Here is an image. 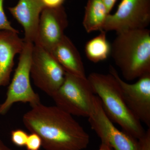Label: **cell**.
<instances>
[{"label":"cell","instance_id":"6da1fadb","mask_svg":"<svg viewBox=\"0 0 150 150\" xmlns=\"http://www.w3.org/2000/svg\"><path fill=\"white\" fill-rule=\"evenodd\" d=\"M23 122L30 133L39 136L45 150H83L89 143V136L80 124L56 105L33 106Z\"/></svg>","mask_w":150,"mask_h":150},{"label":"cell","instance_id":"7a4b0ae2","mask_svg":"<svg viewBox=\"0 0 150 150\" xmlns=\"http://www.w3.org/2000/svg\"><path fill=\"white\" fill-rule=\"evenodd\" d=\"M123 78L133 81L150 74V31L147 28L117 33L110 54Z\"/></svg>","mask_w":150,"mask_h":150},{"label":"cell","instance_id":"3957f363","mask_svg":"<svg viewBox=\"0 0 150 150\" xmlns=\"http://www.w3.org/2000/svg\"><path fill=\"white\" fill-rule=\"evenodd\" d=\"M106 115L132 137L138 140L145 134L141 122L133 114L123 98L118 83L111 74L91 73L87 77Z\"/></svg>","mask_w":150,"mask_h":150},{"label":"cell","instance_id":"277c9868","mask_svg":"<svg viewBox=\"0 0 150 150\" xmlns=\"http://www.w3.org/2000/svg\"><path fill=\"white\" fill-rule=\"evenodd\" d=\"M95 96L87 77L66 72L64 82L51 98L56 106L70 115L88 118Z\"/></svg>","mask_w":150,"mask_h":150},{"label":"cell","instance_id":"5b68a950","mask_svg":"<svg viewBox=\"0 0 150 150\" xmlns=\"http://www.w3.org/2000/svg\"><path fill=\"white\" fill-rule=\"evenodd\" d=\"M34 43L25 42L24 48L20 54L18 64L13 77L9 84L5 100L0 105V115L7 113L17 102L28 103L31 107L41 103L38 94L31 86L30 69Z\"/></svg>","mask_w":150,"mask_h":150},{"label":"cell","instance_id":"8992f818","mask_svg":"<svg viewBox=\"0 0 150 150\" xmlns=\"http://www.w3.org/2000/svg\"><path fill=\"white\" fill-rule=\"evenodd\" d=\"M66 73L49 51L34 44L30 75L37 87L52 97L64 82Z\"/></svg>","mask_w":150,"mask_h":150},{"label":"cell","instance_id":"52a82bcc","mask_svg":"<svg viewBox=\"0 0 150 150\" xmlns=\"http://www.w3.org/2000/svg\"><path fill=\"white\" fill-rule=\"evenodd\" d=\"M150 23V0H121L115 13L108 16L103 29L119 33L147 28Z\"/></svg>","mask_w":150,"mask_h":150},{"label":"cell","instance_id":"ba28073f","mask_svg":"<svg viewBox=\"0 0 150 150\" xmlns=\"http://www.w3.org/2000/svg\"><path fill=\"white\" fill-rule=\"evenodd\" d=\"M92 129L101 139L114 150H139L138 140L117 129L106 115L98 97L95 96L93 106L88 118Z\"/></svg>","mask_w":150,"mask_h":150},{"label":"cell","instance_id":"9c48e42d","mask_svg":"<svg viewBox=\"0 0 150 150\" xmlns=\"http://www.w3.org/2000/svg\"><path fill=\"white\" fill-rule=\"evenodd\" d=\"M109 71L118 83L131 112L150 128V74L142 76L135 83L131 84L123 80L112 66H110Z\"/></svg>","mask_w":150,"mask_h":150},{"label":"cell","instance_id":"30bf717a","mask_svg":"<svg viewBox=\"0 0 150 150\" xmlns=\"http://www.w3.org/2000/svg\"><path fill=\"white\" fill-rule=\"evenodd\" d=\"M69 24L63 6L56 8H45L40 14L37 37L34 44L50 52L65 35Z\"/></svg>","mask_w":150,"mask_h":150},{"label":"cell","instance_id":"8fae6325","mask_svg":"<svg viewBox=\"0 0 150 150\" xmlns=\"http://www.w3.org/2000/svg\"><path fill=\"white\" fill-rule=\"evenodd\" d=\"M44 8L41 0H19L16 5L8 8L11 14L23 28L24 42L35 43L40 14Z\"/></svg>","mask_w":150,"mask_h":150},{"label":"cell","instance_id":"7c38bea8","mask_svg":"<svg viewBox=\"0 0 150 150\" xmlns=\"http://www.w3.org/2000/svg\"><path fill=\"white\" fill-rule=\"evenodd\" d=\"M19 33L0 30V87L8 85L14 65V58L24 48L23 39Z\"/></svg>","mask_w":150,"mask_h":150},{"label":"cell","instance_id":"4fadbf2b","mask_svg":"<svg viewBox=\"0 0 150 150\" xmlns=\"http://www.w3.org/2000/svg\"><path fill=\"white\" fill-rule=\"evenodd\" d=\"M50 52L66 72L87 78L80 54L72 41L66 35Z\"/></svg>","mask_w":150,"mask_h":150},{"label":"cell","instance_id":"5bb4252c","mask_svg":"<svg viewBox=\"0 0 150 150\" xmlns=\"http://www.w3.org/2000/svg\"><path fill=\"white\" fill-rule=\"evenodd\" d=\"M109 14L102 0H88L83 21L86 31L90 33L103 30Z\"/></svg>","mask_w":150,"mask_h":150},{"label":"cell","instance_id":"9a60e30c","mask_svg":"<svg viewBox=\"0 0 150 150\" xmlns=\"http://www.w3.org/2000/svg\"><path fill=\"white\" fill-rule=\"evenodd\" d=\"M106 33L104 30H100L99 35L86 43V55L91 62L96 63L104 61L110 55L111 45L107 40Z\"/></svg>","mask_w":150,"mask_h":150},{"label":"cell","instance_id":"2e32d148","mask_svg":"<svg viewBox=\"0 0 150 150\" xmlns=\"http://www.w3.org/2000/svg\"><path fill=\"white\" fill-rule=\"evenodd\" d=\"M28 134L22 129H17L11 131V141L14 145L18 147L25 146Z\"/></svg>","mask_w":150,"mask_h":150},{"label":"cell","instance_id":"e0dca14e","mask_svg":"<svg viewBox=\"0 0 150 150\" xmlns=\"http://www.w3.org/2000/svg\"><path fill=\"white\" fill-rule=\"evenodd\" d=\"M4 0H0V30H8L19 33L18 30L12 27L6 16L4 8Z\"/></svg>","mask_w":150,"mask_h":150},{"label":"cell","instance_id":"ac0fdd59","mask_svg":"<svg viewBox=\"0 0 150 150\" xmlns=\"http://www.w3.org/2000/svg\"><path fill=\"white\" fill-rule=\"evenodd\" d=\"M42 145L39 136L35 133H31L28 135L25 147L27 150H40Z\"/></svg>","mask_w":150,"mask_h":150},{"label":"cell","instance_id":"d6986e66","mask_svg":"<svg viewBox=\"0 0 150 150\" xmlns=\"http://www.w3.org/2000/svg\"><path fill=\"white\" fill-rule=\"evenodd\" d=\"M139 150H150V128L138 140Z\"/></svg>","mask_w":150,"mask_h":150},{"label":"cell","instance_id":"ffe728a7","mask_svg":"<svg viewBox=\"0 0 150 150\" xmlns=\"http://www.w3.org/2000/svg\"><path fill=\"white\" fill-rule=\"evenodd\" d=\"M45 8H56L63 6L65 0H41Z\"/></svg>","mask_w":150,"mask_h":150},{"label":"cell","instance_id":"44dd1931","mask_svg":"<svg viewBox=\"0 0 150 150\" xmlns=\"http://www.w3.org/2000/svg\"><path fill=\"white\" fill-rule=\"evenodd\" d=\"M117 1V0H102L108 13H110Z\"/></svg>","mask_w":150,"mask_h":150},{"label":"cell","instance_id":"7402d4cb","mask_svg":"<svg viewBox=\"0 0 150 150\" xmlns=\"http://www.w3.org/2000/svg\"><path fill=\"white\" fill-rule=\"evenodd\" d=\"M98 150H113V149L110 147L109 145L107 143L101 142V145Z\"/></svg>","mask_w":150,"mask_h":150},{"label":"cell","instance_id":"603a6c76","mask_svg":"<svg viewBox=\"0 0 150 150\" xmlns=\"http://www.w3.org/2000/svg\"><path fill=\"white\" fill-rule=\"evenodd\" d=\"M0 150H12L4 144V142L0 140Z\"/></svg>","mask_w":150,"mask_h":150}]
</instances>
